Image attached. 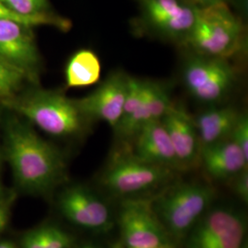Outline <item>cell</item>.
Here are the masks:
<instances>
[{"instance_id":"obj_1","label":"cell","mask_w":248,"mask_h":248,"mask_svg":"<svg viewBox=\"0 0 248 248\" xmlns=\"http://www.w3.org/2000/svg\"><path fill=\"white\" fill-rule=\"evenodd\" d=\"M6 152L19 186L46 192L61 182L65 165L62 155L33 131L19 124L8 130Z\"/></svg>"},{"instance_id":"obj_2","label":"cell","mask_w":248,"mask_h":248,"mask_svg":"<svg viewBox=\"0 0 248 248\" xmlns=\"http://www.w3.org/2000/svg\"><path fill=\"white\" fill-rule=\"evenodd\" d=\"M245 26L226 2L197 7L184 45L197 55L230 60L245 48Z\"/></svg>"},{"instance_id":"obj_3","label":"cell","mask_w":248,"mask_h":248,"mask_svg":"<svg viewBox=\"0 0 248 248\" xmlns=\"http://www.w3.org/2000/svg\"><path fill=\"white\" fill-rule=\"evenodd\" d=\"M215 197L214 187L208 183L181 182L163 190L152 205L169 237L180 241L212 208Z\"/></svg>"},{"instance_id":"obj_4","label":"cell","mask_w":248,"mask_h":248,"mask_svg":"<svg viewBox=\"0 0 248 248\" xmlns=\"http://www.w3.org/2000/svg\"><path fill=\"white\" fill-rule=\"evenodd\" d=\"M50 135L70 137L84 133L91 122L81 111L77 99H70L55 91L39 90L11 104Z\"/></svg>"},{"instance_id":"obj_5","label":"cell","mask_w":248,"mask_h":248,"mask_svg":"<svg viewBox=\"0 0 248 248\" xmlns=\"http://www.w3.org/2000/svg\"><path fill=\"white\" fill-rule=\"evenodd\" d=\"M173 178L174 170L142 161L127 144L126 148L112 155L99 182L109 193L128 198L167 186Z\"/></svg>"},{"instance_id":"obj_6","label":"cell","mask_w":248,"mask_h":248,"mask_svg":"<svg viewBox=\"0 0 248 248\" xmlns=\"http://www.w3.org/2000/svg\"><path fill=\"white\" fill-rule=\"evenodd\" d=\"M236 73L229 60L195 54L186 61L183 81L188 93L205 104H217L233 88Z\"/></svg>"},{"instance_id":"obj_7","label":"cell","mask_w":248,"mask_h":248,"mask_svg":"<svg viewBox=\"0 0 248 248\" xmlns=\"http://www.w3.org/2000/svg\"><path fill=\"white\" fill-rule=\"evenodd\" d=\"M141 28L164 41L184 45L195 20L196 6L188 0H138Z\"/></svg>"},{"instance_id":"obj_8","label":"cell","mask_w":248,"mask_h":248,"mask_svg":"<svg viewBox=\"0 0 248 248\" xmlns=\"http://www.w3.org/2000/svg\"><path fill=\"white\" fill-rule=\"evenodd\" d=\"M245 217L229 207H212L186 234V248H242L247 242Z\"/></svg>"},{"instance_id":"obj_9","label":"cell","mask_w":248,"mask_h":248,"mask_svg":"<svg viewBox=\"0 0 248 248\" xmlns=\"http://www.w3.org/2000/svg\"><path fill=\"white\" fill-rule=\"evenodd\" d=\"M118 222L124 248H155L172 244L149 200L125 199Z\"/></svg>"},{"instance_id":"obj_10","label":"cell","mask_w":248,"mask_h":248,"mask_svg":"<svg viewBox=\"0 0 248 248\" xmlns=\"http://www.w3.org/2000/svg\"><path fill=\"white\" fill-rule=\"evenodd\" d=\"M129 79L124 72L110 74L89 96L77 99L81 111L90 121L105 122L114 130L122 120Z\"/></svg>"},{"instance_id":"obj_11","label":"cell","mask_w":248,"mask_h":248,"mask_svg":"<svg viewBox=\"0 0 248 248\" xmlns=\"http://www.w3.org/2000/svg\"><path fill=\"white\" fill-rule=\"evenodd\" d=\"M59 207L67 220L82 228L107 232L112 226L108 205L84 186H71L64 190L59 199Z\"/></svg>"},{"instance_id":"obj_12","label":"cell","mask_w":248,"mask_h":248,"mask_svg":"<svg viewBox=\"0 0 248 248\" xmlns=\"http://www.w3.org/2000/svg\"><path fill=\"white\" fill-rule=\"evenodd\" d=\"M0 58L25 72L37 70L40 54L31 27L12 20H0Z\"/></svg>"},{"instance_id":"obj_13","label":"cell","mask_w":248,"mask_h":248,"mask_svg":"<svg viewBox=\"0 0 248 248\" xmlns=\"http://www.w3.org/2000/svg\"><path fill=\"white\" fill-rule=\"evenodd\" d=\"M173 103L169 90L163 83L144 80L142 102L129 119L116 127L115 133L125 142L133 141L144 125L161 121Z\"/></svg>"},{"instance_id":"obj_14","label":"cell","mask_w":248,"mask_h":248,"mask_svg":"<svg viewBox=\"0 0 248 248\" xmlns=\"http://www.w3.org/2000/svg\"><path fill=\"white\" fill-rule=\"evenodd\" d=\"M182 170L192 169L200 162L201 144L193 118L172 104L161 120Z\"/></svg>"},{"instance_id":"obj_15","label":"cell","mask_w":248,"mask_h":248,"mask_svg":"<svg viewBox=\"0 0 248 248\" xmlns=\"http://www.w3.org/2000/svg\"><path fill=\"white\" fill-rule=\"evenodd\" d=\"M132 142L130 148L138 158L174 171L182 170L162 121L144 125Z\"/></svg>"},{"instance_id":"obj_16","label":"cell","mask_w":248,"mask_h":248,"mask_svg":"<svg viewBox=\"0 0 248 248\" xmlns=\"http://www.w3.org/2000/svg\"><path fill=\"white\" fill-rule=\"evenodd\" d=\"M200 161L210 177L215 180H231L248 169V158L232 139L201 149Z\"/></svg>"},{"instance_id":"obj_17","label":"cell","mask_w":248,"mask_h":248,"mask_svg":"<svg viewBox=\"0 0 248 248\" xmlns=\"http://www.w3.org/2000/svg\"><path fill=\"white\" fill-rule=\"evenodd\" d=\"M240 114L232 107H213L193 119L201 149L230 139Z\"/></svg>"},{"instance_id":"obj_18","label":"cell","mask_w":248,"mask_h":248,"mask_svg":"<svg viewBox=\"0 0 248 248\" xmlns=\"http://www.w3.org/2000/svg\"><path fill=\"white\" fill-rule=\"evenodd\" d=\"M101 64L98 55L89 49H81L70 57L65 67V81L69 88H85L98 82Z\"/></svg>"},{"instance_id":"obj_19","label":"cell","mask_w":248,"mask_h":248,"mask_svg":"<svg viewBox=\"0 0 248 248\" xmlns=\"http://www.w3.org/2000/svg\"><path fill=\"white\" fill-rule=\"evenodd\" d=\"M0 20L17 21L30 27L49 25L57 27L62 31H66L70 27V22L67 19L50 14L49 12L37 16H24L9 9L2 2H0Z\"/></svg>"},{"instance_id":"obj_20","label":"cell","mask_w":248,"mask_h":248,"mask_svg":"<svg viewBox=\"0 0 248 248\" xmlns=\"http://www.w3.org/2000/svg\"><path fill=\"white\" fill-rule=\"evenodd\" d=\"M26 76L25 72L0 58V97L11 94Z\"/></svg>"},{"instance_id":"obj_21","label":"cell","mask_w":248,"mask_h":248,"mask_svg":"<svg viewBox=\"0 0 248 248\" xmlns=\"http://www.w3.org/2000/svg\"><path fill=\"white\" fill-rule=\"evenodd\" d=\"M0 2L24 16H37L48 13L47 0H0Z\"/></svg>"},{"instance_id":"obj_22","label":"cell","mask_w":248,"mask_h":248,"mask_svg":"<svg viewBox=\"0 0 248 248\" xmlns=\"http://www.w3.org/2000/svg\"><path fill=\"white\" fill-rule=\"evenodd\" d=\"M44 248H69L73 239L64 231L55 226L42 227Z\"/></svg>"},{"instance_id":"obj_23","label":"cell","mask_w":248,"mask_h":248,"mask_svg":"<svg viewBox=\"0 0 248 248\" xmlns=\"http://www.w3.org/2000/svg\"><path fill=\"white\" fill-rule=\"evenodd\" d=\"M230 139L239 146L245 156L248 158V118L247 114H240Z\"/></svg>"},{"instance_id":"obj_24","label":"cell","mask_w":248,"mask_h":248,"mask_svg":"<svg viewBox=\"0 0 248 248\" xmlns=\"http://www.w3.org/2000/svg\"><path fill=\"white\" fill-rule=\"evenodd\" d=\"M232 180V186L233 192L244 202H248V169L240 172Z\"/></svg>"},{"instance_id":"obj_25","label":"cell","mask_w":248,"mask_h":248,"mask_svg":"<svg viewBox=\"0 0 248 248\" xmlns=\"http://www.w3.org/2000/svg\"><path fill=\"white\" fill-rule=\"evenodd\" d=\"M22 248H44L42 228L30 231L21 242Z\"/></svg>"},{"instance_id":"obj_26","label":"cell","mask_w":248,"mask_h":248,"mask_svg":"<svg viewBox=\"0 0 248 248\" xmlns=\"http://www.w3.org/2000/svg\"><path fill=\"white\" fill-rule=\"evenodd\" d=\"M9 218V211L7 207L0 203V232L3 230L8 222Z\"/></svg>"},{"instance_id":"obj_27","label":"cell","mask_w":248,"mask_h":248,"mask_svg":"<svg viewBox=\"0 0 248 248\" xmlns=\"http://www.w3.org/2000/svg\"><path fill=\"white\" fill-rule=\"evenodd\" d=\"M221 2H227V0H191V3L197 7H206Z\"/></svg>"},{"instance_id":"obj_28","label":"cell","mask_w":248,"mask_h":248,"mask_svg":"<svg viewBox=\"0 0 248 248\" xmlns=\"http://www.w3.org/2000/svg\"><path fill=\"white\" fill-rule=\"evenodd\" d=\"M0 248H16L11 243L9 242H1L0 243Z\"/></svg>"},{"instance_id":"obj_29","label":"cell","mask_w":248,"mask_h":248,"mask_svg":"<svg viewBox=\"0 0 248 248\" xmlns=\"http://www.w3.org/2000/svg\"><path fill=\"white\" fill-rule=\"evenodd\" d=\"M98 248V247H96L95 245H93V244H87V245H84V246H82L81 248Z\"/></svg>"},{"instance_id":"obj_30","label":"cell","mask_w":248,"mask_h":248,"mask_svg":"<svg viewBox=\"0 0 248 248\" xmlns=\"http://www.w3.org/2000/svg\"><path fill=\"white\" fill-rule=\"evenodd\" d=\"M155 248H174L172 244H167V245H163V246H160Z\"/></svg>"},{"instance_id":"obj_31","label":"cell","mask_w":248,"mask_h":248,"mask_svg":"<svg viewBox=\"0 0 248 248\" xmlns=\"http://www.w3.org/2000/svg\"><path fill=\"white\" fill-rule=\"evenodd\" d=\"M114 248H124V247L123 245H118V246H116Z\"/></svg>"},{"instance_id":"obj_32","label":"cell","mask_w":248,"mask_h":248,"mask_svg":"<svg viewBox=\"0 0 248 248\" xmlns=\"http://www.w3.org/2000/svg\"><path fill=\"white\" fill-rule=\"evenodd\" d=\"M248 248V242H246V243H245V245L243 246V248Z\"/></svg>"},{"instance_id":"obj_33","label":"cell","mask_w":248,"mask_h":248,"mask_svg":"<svg viewBox=\"0 0 248 248\" xmlns=\"http://www.w3.org/2000/svg\"><path fill=\"white\" fill-rule=\"evenodd\" d=\"M1 201H2V196L0 194V203H1Z\"/></svg>"},{"instance_id":"obj_34","label":"cell","mask_w":248,"mask_h":248,"mask_svg":"<svg viewBox=\"0 0 248 248\" xmlns=\"http://www.w3.org/2000/svg\"><path fill=\"white\" fill-rule=\"evenodd\" d=\"M188 1H190V2H191V0H188Z\"/></svg>"}]
</instances>
